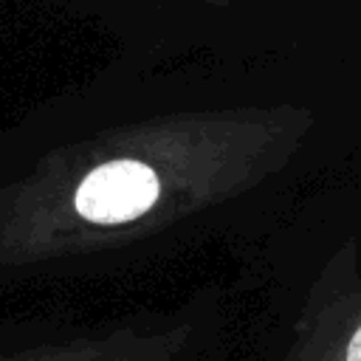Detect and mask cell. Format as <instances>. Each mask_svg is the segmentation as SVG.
<instances>
[{"mask_svg":"<svg viewBox=\"0 0 361 361\" xmlns=\"http://www.w3.org/2000/svg\"><path fill=\"white\" fill-rule=\"evenodd\" d=\"M299 361H361V310L327 338H313V350H302Z\"/></svg>","mask_w":361,"mask_h":361,"instance_id":"obj_3","label":"cell"},{"mask_svg":"<svg viewBox=\"0 0 361 361\" xmlns=\"http://www.w3.org/2000/svg\"><path fill=\"white\" fill-rule=\"evenodd\" d=\"M161 195L158 175L141 161H110L85 175L73 195V209L85 223L121 226L147 214Z\"/></svg>","mask_w":361,"mask_h":361,"instance_id":"obj_1","label":"cell"},{"mask_svg":"<svg viewBox=\"0 0 361 361\" xmlns=\"http://www.w3.org/2000/svg\"><path fill=\"white\" fill-rule=\"evenodd\" d=\"M186 338L172 336H138V333H110L93 338H68L20 353H3L0 361H178Z\"/></svg>","mask_w":361,"mask_h":361,"instance_id":"obj_2","label":"cell"}]
</instances>
